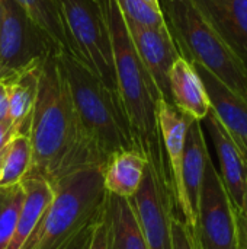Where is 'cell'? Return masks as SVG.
<instances>
[{
  "label": "cell",
  "instance_id": "obj_1",
  "mask_svg": "<svg viewBox=\"0 0 247 249\" xmlns=\"http://www.w3.org/2000/svg\"><path fill=\"white\" fill-rule=\"evenodd\" d=\"M57 54H49L41 66L28 133L32 149L29 172L41 175L51 185L76 171L100 168L82 131Z\"/></svg>",
  "mask_w": 247,
  "mask_h": 249
},
{
  "label": "cell",
  "instance_id": "obj_2",
  "mask_svg": "<svg viewBox=\"0 0 247 249\" xmlns=\"http://www.w3.org/2000/svg\"><path fill=\"white\" fill-rule=\"evenodd\" d=\"M100 4L111 35L118 95L135 149L147 165L170 172L157 123V101L162 96L134 48L119 6L115 0H100Z\"/></svg>",
  "mask_w": 247,
  "mask_h": 249
},
{
  "label": "cell",
  "instance_id": "obj_3",
  "mask_svg": "<svg viewBox=\"0 0 247 249\" xmlns=\"http://www.w3.org/2000/svg\"><path fill=\"white\" fill-rule=\"evenodd\" d=\"M52 188L51 204L20 249H80L100 223L108 196L103 169L76 171Z\"/></svg>",
  "mask_w": 247,
  "mask_h": 249
},
{
  "label": "cell",
  "instance_id": "obj_4",
  "mask_svg": "<svg viewBox=\"0 0 247 249\" xmlns=\"http://www.w3.org/2000/svg\"><path fill=\"white\" fill-rule=\"evenodd\" d=\"M57 58L67 79L82 131L99 166L103 169L119 152L137 150L119 95L74 55L60 51Z\"/></svg>",
  "mask_w": 247,
  "mask_h": 249
},
{
  "label": "cell",
  "instance_id": "obj_5",
  "mask_svg": "<svg viewBox=\"0 0 247 249\" xmlns=\"http://www.w3.org/2000/svg\"><path fill=\"white\" fill-rule=\"evenodd\" d=\"M181 55L198 63L247 102V67L189 0H160Z\"/></svg>",
  "mask_w": 247,
  "mask_h": 249
},
{
  "label": "cell",
  "instance_id": "obj_6",
  "mask_svg": "<svg viewBox=\"0 0 247 249\" xmlns=\"http://www.w3.org/2000/svg\"><path fill=\"white\" fill-rule=\"evenodd\" d=\"M0 1V82L7 85L60 50L13 0Z\"/></svg>",
  "mask_w": 247,
  "mask_h": 249
},
{
  "label": "cell",
  "instance_id": "obj_7",
  "mask_svg": "<svg viewBox=\"0 0 247 249\" xmlns=\"http://www.w3.org/2000/svg\"><path fill=\"white\" fill-rule=\"evenodd\" d=\"M64 23L84 63L118 93L109 28L100 0H60Z\"/></svg>",
  "mask_w": 247,
  "mask_h": 249
},
{
  "label": "cell",
  "instance_id": "obj_8",
  "mask_svg": "<svg viewBox=\"0 0 247 249\" xmlns=\"http://www.w3.org/2000/svg\"><path fill=\"white\" fill-rule=\"evenodd\" d=\"M195 238L199 249H240L237 216L210 155L199 193Z\"/></svg>",
  "mask_w": 247,
  "mask_h": 249
},
{
  "label": "cell",
  "instance_id": "obj_9",
  "mask_svg": "<svg viewBox=\"0 0 247 249\" xmlns=\"http://www.w3.org/2000/svg\"><path fill=\"white\" fill-rule=\"evenodd\" d=\"M128 200L148 249H172V220L179 212L170 172L147 165L140 188Z\"/></svg>",
  "mask_w": 247,
  "mask_h": 249
},
{
  "label": "cell",
  "instance_id": "obj_10",
  "mask_svg": "<svg viewBox=\"0 0 247 249\" xmlns=\"http://www.w3.org/2000/svg\"><path fill=\"white\" fill-rule=\"evenodd\" d=\"M202 121L215 146L220 160V177L237 216L240 249H247V159L213 109Z\"/></svg>",
  "mask_w": 247,
  "mask_h": 249
},
{
  "label": "cell",
  "instance_id": "obj_11",
  "mask_svg": "<svg viewBox=\"0 0 247 249\" xmlns=\"http://www.w3.org/2000/svg\"><path fill=\"white\" fill-rule=\"evenodd\" d=\"M125 25L132 39L134 48L144 67L150 73L162 99L172 104L169 73L181 53L169 26L140 25L128 18H125Z\"/></svg>",
  "mask_w": 247,
  "mask_h": 249
},
{
  "label": "cell",
  "instance_id": "obj_12",
  "mask_svg": "<svg viewBox=\"0 0 247 249\" xmlns=\"http://www.w3.org/2000/svg\"><path fill=\"white\" fill-rule=\"evenodd\" d=\"M210 152L205 143L202 121L192 120L185 139V150L181 172V188L176 197L178 212L183 222L191 228L195 235L198 201L205 171V162Z\"/></svg>",
  "mask_w": 247,
  "mask_h": 249
},
{
  "label": "cell",
  "instance_id": "obj_13",
  "mask_svg": "<svg viewBox=\"0 0 247 249\" xmlns=\"http://www.w3.org/2000/svg\"><path fill=\"white\" fill-rule=\"evenodd\" d=\"M202 80L211 109L247 159V102L205 67L191 61Z\"/></svg>",
  "mask_w": 247,
  "mask_h": 249
},
{
  "label": "cell",
  "instance_id": "obj_14",
  "mask_svg": "<svg viewBox=\"0 0 247 249\" xmlns=\"http://www.w3.org/2000/svg\"><path fill=\"white\" fill-rule=\"evenodd\" d=\"M247 67V0H189Z\"/></svg>",
  "mask_w": 247,
  "mask_h": 249
},
{
  "label": "cell",
  "instance_id": "obj_15",
  "mask_svg": "<svg viewBox=\"0 0 247 249\" xmlns=\"http://www.w3.org/2000/svg\"><path fill=\"white\" fill-rule=\"evenodd\" d=\"M172 104L194 120L202 121L210 109V99L192 63L179 55L169 73Z\"/></svg>",
  "mask_w": 247,
  "mask_h": 249
},
{
  "label": "cell",
  "instance_id": "obj_16",
  "mask_svg": "<svg viewBox=\"0 0 247 249\" xmlns=\"http://www.w3.org/2000/svg\"><path fill=\"white\" fill-rule=\"evenodd\" d=\"M23 203L15 226V232L7 249H20L29 239L54 197L52 185L35 172H28L22 181Z\"/></svg>",
  "mask_w": 247,
  "mask_h": 249
},
{
  "label": "cell",
  "instance_id": "obj_17",
  "mask_svg": "<svg viewBox=\"0 0 247 249\" xmlns=\"http://www.w3.org/2000/svg\"><path fill=\"white\" fill-rule=\"evenodd\" d=\"M103 223L106 228V249H148L128 198L108 193Z\"/></svg>",
  "mask_w": 247,
  "mask_h": 249
},
{
  "label": "cell",
  "instance_id": "obj_18",
  "mask_svg": "<svg viewBox=\"0 0 247 249\" xmlns=\"http://www.w3.org/2000/svg\"><path fill=\"white\" fill-rule=\"evenodd\" d=\"M192 120L194 118L183 114L173 104L162 98L157 101V123H159V130L162 134L165 152L167 156V162L173 179L175 197H178L181 188V172H182V160H183V150H185V139H186L188 127Z\"/></svg>",
  "mask_w": 247,
  "mask_h": 249
},
{
  "label": "cell",
  "instance_id": "obj_19",
  "mask_svg": "<svg viewBox=\"0 0 247 249\" xmlns=\"http://www.w3.org/2000/svg\"><path fill=\"white\" fill-rule=\"evenodd\" d=\"M13 1L57 45L60 51H66L84 63L64 23L60 0H13Z\"/></svg>",
  "mask_w": 247,
  "mask_h": 249
},
{
  "label": "cell",
  "instance_id": "obj_20",
  "mask_svg": "<svg viewBox=\"0 0 247 249\" xmlns=\"http://www.w3.org/2000/svg\"><path fill=\"white\" fill-rule=\"evenodd\" d=\"M147 160L137 150L114 155L103 168V185L109 194L131 198L140 188Z\"/></svg>",
  "mask_w": 247,
  "mask_h": 249
},
{
  "label": "cell",
  "instance_id": "obj_21",
  "mask_svg": "<svg viewBox=\"0 0 247 249\" xmlns=\"http://www.w3.org/2000/svg\"><path fill=\"white\" fill-rule=\"evenodd\" d=\"M41 66L20 74L6 85L9 95V120L12 121L16 133H29L31 117L38 93Z\"/></svg>",
  "mask_w": 247,
  "mask_h": 249
},
{
  "label": "cell",
  "instance_id": "obj_22",
  "mask_svg": "<svg viewBox=\"0 0 247 249\" xmlns=\"http://www.w3.org/2000/svg\"><path fill=\"white\" fill-rule=\"evenodd\" d=\"M32 149L29 136L16 133L0 153V187L19 184L29 172Z\"/></svg>",
  "mask_w": 247,
  "mask_h": 249
},
{
  "label": "cell",
  "instance_id": "obj_23",
  "mask_svg": "<svg viewBox=\"0 0 247 249\" xmlns=\"http://www.w3.org/2000/svg\"><path fill=\"white\" fill-rule=\"evenodd\" d=\"M22 184L0 187V249H7L23 203Z\"/></svg>",
  "mask_w": 247,
  "mask_h": 249
},
{
  "label": "cell",
  "instance_id": "obj_24",
  "mask_svg": "<svg viewBox=\"0 0 247 249\" xmlns=\"http://www.w3.org/2000/svg\"><path fill=\"white\" fill-rule=\"evenodd\" d=\"M122 15L140 25L147 26H166L167 22L162 12L154 10L143 0H115Z\"/></svg>",
  "mask_w": 247,
  "mask_h": 249
},
{
  "label": "cell",
  "instance_id": "obj_25",
  "mask_svg": "<svg viewBox=\"0 0 247 249\" xmlns=\"http://www.w3.org/2000/svg\"><path fill=\"white\" fill-rule=\"evenodd\" d=\"M172 249H199L194 232L179 214L172 220Z\"/></svg>",
  "mask_w": 247,
  "mask_h": 249
},
{
  "label": "cell",
  "instance_id": "obj_26",
  "mask_svg": "<svg viewBox=\"0 0 247 249\" xmlns=\"http://www.w3.org/2000/svg\"><path fill=\"white\" fill-rule=\"evenodd\" d=\"M103 213H105V212H103ZM106 248H108V242H106V228H105L103 217H102L100 223L95 228V231H93V233H92V238H90V242H89L87 249Z\"/></svg>",
  "mask_w": 247,
  "mask_h": 249
},
{
  "label": "cell",
  "instance_id": "obj_27",
  "mask_svg": "<svg viewBox=\"0 0 247 249\" xmlns=\"http://www.w3.org/2000/svg\"><path fill=\"white\" fill-rule=\"evenodd\" d=\"M15 134H16V131H15V127L10 120L0 121V153Z\"/></svg>",
  "mask_w": 247,
  "mask_h": 249
},
{
  "label": "cell",
  "instance_id": "obj_28",
  "mask_svg": "<svg viewBox=\"0 0 247 249\" xmlns=\"http://www.w3.org/2000/svg\"><path fill=\"white\" fill-rule=\"evenodd\" d=\"M9 120V95L6 83L0 82V121Z\"/></svg>",
  "mask_w": 247,
  "mask_h": 249
},
{
  "label": "cell",
  "instance_id": "obj_29",
  "mask_svg": "<svg viewBox=\"0 0 247 249\" xmlns=\"http://www.w3.org/2000/svg\"><path fill=\"white\" fill-rule=\"evenodd\" d=\"M143 1H146L150 7H153L154 10H157V12H162V7H160V0H143Z\"/></svg>",
  "mask_w": 247,
  "mask_h": 249
},
{
  "label": "cell",
  "instance_id": "obj_30",
  "mask_svg": "<svg viewBox=\"0 0 247 249\" xmlns=\"http://www.w3.org/2000/svg\"><path fill=\"white\" fill-rule=\"evenodd\" d=\"M1 13H3V9H1V1H0V20H1Z\"/></svg>",
  "mask_w": 247,
  "mask_h": 249
},
{
  "label": "cell",
  "instance_id": "obj_31",
  "mask_svg": "<svg viewBox=\"0 0 247 249\" xmlns=\"http://www.w3.org/2000/svg\"><path fill=\"white\" fill-rule=\"evenodd\" d=\"M89 242H90V241H89ZM89 242H87V244H86V245H84L83 248H80V249H87V247H89Z\"/></svg>",
  "mask_w": 247,
  "mask_h": 249
}]
</instances>
